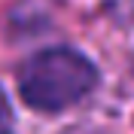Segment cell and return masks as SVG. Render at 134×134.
<instances>
[{"instance_id":"obj_1","label":"cell","mask_w":134,"mask_h":134,"mask_svg":"<svg viewBox=\"0 0 134 134\" xmlns=\"http://www.w3.org/2000/svg\"><path fill=\"white\" fill-rule=\"evenodd\" d=\"M98 85V70L73 49H46L25 61L18 70V94L27 107L58 113L73 107Z\"/></svg>"},{"instance_id":"obj_2","label":"cell","mask_w":134,"mask_h":134,"mask_svg":"<svg viewBox=\"0 0 134 134\" xmlns=\"http://www.w3.org/2000/svg\"><path fill=\"white\" fill-rule=\"evenodd\" d=\"M12 131V110H9V100L0 88V134H9Z\"/></svg>"}]
</instances>
